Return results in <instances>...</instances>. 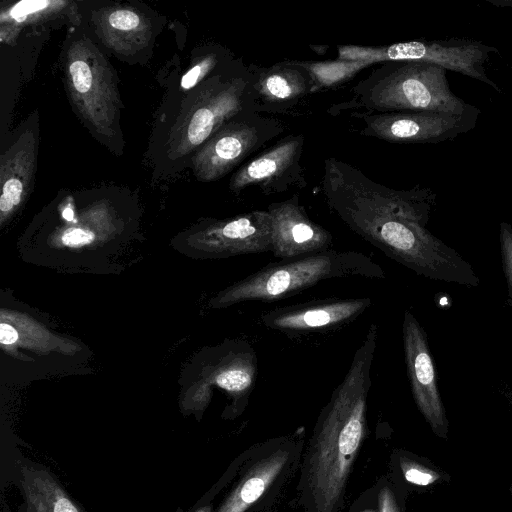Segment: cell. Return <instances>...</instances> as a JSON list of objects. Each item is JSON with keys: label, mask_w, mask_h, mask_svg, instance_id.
I'll list each match as a JSON object with an SVG mask.
<instances>
[{"label": "cell", "mask_w": 512, "mask_h": 512, "mask_svg": "<svg viewBox=\"0 0 512 512\" xmlns=\"http://www.w3.org/2000/svg\"><path fill=\"white\" fill-rule=\"evenodd\" d=\"M321 191L348 228L417 275L468 287L480 284L472 265L427 229L436 203L430 188L395 190L329 157Z\"/></svg>", "instance_id": "obj_1"}, {"label": "cell", "mask_w": 512, "mask_h": 512, "mask_svg": "<svg viewBox=\"0 0 512 512\" xmlns=\"http://www.w3.org/2000/svg\"><path fill=\"white\" fill-rule=\"evenodd\" d=\"M378 328L371 324L342 382L322 410L306 463L315 512H336L366 431V406Z\"/></svg>", "instance_id": "obj_2"}, {"label": "cell", "mask_w": 512, "mask_h": 512, "mask_svg": "<svg viewBox=\"0 0 512 512\" xmlns=\"http://www.w3.org/2000/svg\"><path fill=\"white\" fill-rule=\"evenodd\" d=\"M352 93L349 101L334 105L329 113H481L476 106L451 91L444 67L423 61L382 62L353 87Z\"/></svg>", "instance_id": "obj_3"}, {"label": "cell", "mask_w": 512, "mask_h": 512, "mask_svg": "<svg viewBox=\"0 0 512 512\" xmlns=\"http://www.w3.org/2000/svg\"><path fill=\"white\" fill-rule=\"evenodd\" d=\"M384 278L382 267L357 251L326 250L270 263L223 291L216 302L275 301L316 285L345 277Z\"/></svg>", "instance_id": "obj_4"}, {"label": "cell", "mask_w": 512, "mask_h": 512, "mask_svg": "<svg viewBox=\"0 0 512 512\" xmlns=\"http://www.w3.org/2000/svg\"><path fill=\"white\" fill-rule=\"evenodd\" d=\"M340 60L365 61L370 65L387 61H423L437 64L491 86L501 93L485 69V62L498 49L468 38L413 40L386 46H337Z\"/></svg>", "instance_id": "obj_5"}, {"label": "cell", "mask_w": 512, "mask_h": 512, "mask_svg": "<svg viewBox=\"0 0 512 512\" xmlns=\"http://www.w3.org/2000/svg\"><path fill=\"white\" fill-rule=\"evenodd\" d=\"M480 114L454 115L431 111L354 113L360 133L398 144H437L474 129Z\"/></svg>", "instance_id": "obj_6"}, {"label": "cell", "mask_w": 512, "mask_h": 512, "mask_svg": "<svg viewBox=\"0 0 512 512\" xmlns=\"http://www.w3.org/2000/svg\"><path fill=\"white\" fill-rule=\"evenodd\" d=\"M285 129L278 119L254 111L241 112L214 133L203 148L198 156L200 174L207 180L223 176Z\"/></svg>", "instance_id": "obj_7"}, {"label": "cell", "mask_w": 512, "mask_h": 512, "mask_svg": "<svg viewBox=\"0 0 512 512\" xmlns=\"http://www.w3.org/2000/svg\"><path fill=\"white\" fill-rule=\"evenodd\" d=\"M404 359L413 399L432 431L447 439L449 422L437 386L427 334L410 310L402 324Z\"/></svg>", "instance_id": "obj_8"}, {"label": "cell", "mask_w": 512, "mask_h": 512, "mask_svg": "<svg viewBox=\"0 0 512 512\" xmlns=\"http://www.w3.org/2000/svg\"><path fill=\"white\" fill-rule=\"evenodd\" d=\"M304 140L303 134H298L277 141L233 175L230 189L239 193L254 186L270 195L304 188L307 184L301 164Z\"/></svg>", "instance_id": "obj_9"}, {"label": "cell", "mask_w": 512, "mask_h": 512, "mask_svg": "<svg viewBox=\"0 0 512 512\" xmlns=\"http://www.w3.org/2000/svg\"><path fill=\"white\" fill-rule=\"evenodd\" d=\"M371 304L370 298L315 300L273 309L261 321L290 336L324 332L353 321Z\"/></svg>", "instance_id": "obj_10"}, {"label": "cell", "mask_w": 512, "mask_h": 512, "mask_svg": "<svg viewBox=\"0 0 512 512\" xmlns=\"http://www.w3.org/2000/svg\"><path fill=\"white\" fill-rule=\"evenodd\" d=\"M267 211L271 221V252L275 257L290 259L330 249L331 233L310 219L298 194L271 203Z\"/></svg>", "instance_id": "obj_11"}, {"label": "cell", "mask_w": 512, "mask_h": 512, "mask_svg": "<svg viewBox=\"0 0 512 512\" xmlns=\"http://www.w3.org/2000/svg\"><path fill=\"white\" fill-rule=\"evenodd\" d=\"M312 93V77L297 61L280 62L269 67L254 65L256 113H286Z\"/></svg>", "instance_id": "obj_12"}, {"label": "cell", "mask_w": 512, "mask_h": 512, "mask_svg": "<svg viewBox=\"0 0 512 512\" xmlns=\"http://www.w3.org/2000/svg\"><path fill=\"white\" fill-rule=\"evenodd\" d=\"M206 248L215 255L271 252V221L267 210H254L214 223L205 233Z\"/></svg>", "instance_id": "obj_13"}, {"label": "cell", "mask_w": 512, "mask_h": 512, "mask_svg": "<svg viewBox=\"0 0 512 512\" xmlns=\"http://www.w3.org/2000/svg\"><path fill=\"white\" fill-rule=\"evenodd\" d=\"M21 475L26 512H83L47 471L23 466Z\"/></svg>", "instance_id": "obj_14"}, {"label": "cell", "mask_w": 512, "mask_h": 512, "mask_svg": "<svg viewBox=\"0 0 512 512\" xmlns=\"http://www.w3.org/2000/svg\"><path fill=\"white\" fill-rule=\"evenodd\" d=\"M288 459L287 452L278 450L259 460L226 498L217 512H245L281 472Z\"/></svg>", "instance_id": "obj_15"}, {"label": "cell", "mask_w": 512, "mask_h": 512, "mask_svg": "<svg viewBox=\"0 0 512 512\" xmlns=\"http://www.w3.org/2000/svg\"><path fill=\"white\" fill-rule=\"evenodd\" d=\"M310 74L313 80V93L322 89L336 87L349 80L360 70L369 66L365 61L328 60L297 61Z\"/></svg>", "instance_id": "obj_16"}, {"label": "cell", "mask_w": 512, "mask_h": 512, "mask_svg": "<svg viewBox=\"0 0 512 512\" xmlns=\"http://www.w3.org/2000/svg\"><path fill=\"white\" fill-rule=\"evenodd\" d=\"M499 242L501 262L508 288V304L512 307V226L507 222L500 223Z\"/></svg>", "instance_id": "obj_17"}, {"label": "cell", "mask_w": 512, "mask_h": 512, "mask_svg": "<svg viewBox=\"0 0 512 512\" xmlns=\"http://www.w3.org/2000/svg\"><path fill=\"white\" fill-rule=\"evenodd\" d=\"M400 466L405 479L412 484L428 486L440 480V474L437 471L415 461L402 458Z\"/></svg>", "instance_id": "obj_18"}, {"label": "cell", "mask_w": 512, "mask_h": 512, "mask_svg": "<svg viewBox=\"0 0 512 512\" xmlns=\"http://www.w3.org/2000/svg\"><path fill=\"white\" fill-rule=\"evenodd\" d=\"M23 183L18 178H9L3 183L0 197V210L2 215L10 212L21 200Z\"/></svg>", "instance_id": "obj_19"}, {"label": "cell", "mask_w": 512, "mask_h": 512, "mask_svg": "<svg viewBox=\"0 0 512 512\" xmlns=\"http://www.w3.org/2000/svg\"><path fill=\"white\" fill-rule=\"evenodd\" d=\"M219 64V56L210 54L201 60L197 65L188 71L182 78L181 86L185 89L193 87L199 80L203 79L206 74L211 72L214 67Z\"/></svg>", "instance_id": "obj_20"}, {"label": "cell", "mask_w": 512, "mask_h": 512, "mask_svg": "<svg viewBox=\"0 0 512 512\" xmlns=\"http://www.w3.org/2000/svg\"><path fill=\"white\" fill-rule=\"evenodd\" d=\"M69 69L76 91L80 94L87 93L93 78L89 65L83 60H76L70 64Z\"/></svg>", "instance_id": "obj_21"}, {"label": "cell", "mask_w": 512, "mask_h": 512, "mask_svg": "<svg viewBox=\"0 0 512 512\" xmlns=\"http://www.w3.org/2000/svg\"><path fill=\"white\" fill-rule=\"evenodd\" d=\"M110 25L122 31L135 29L140 24L139 16L130 10H116L109 16Z\"/></svg>", "instance_id": "obj_22"}, {"label": "cell", "mask_w": 512, "mask_h": 512, "mask_svg": "<svg viewBox=\"0 0 512 512\" xmlns=\"http://www.w3.org/2000/svg\"><path fill=\"white\" fill-rule=\"evenodd\" d=\"M94 237L95 236L91 231L84 229H72L63 234L62 242L66 246L79 247L91 243L94 240Z\"/></svg>", "instance_id": "obj_23"}, {"label": "cell", "mask_w": 512, "mask_h": 512, "mask_svg": "<svg viewBox=\"0 0 512 512\" xmlns=\"http://www.w3.org/2000/svg\"><path fill=\"white\" fill-rule=\"evenodd\" d=\"M378 500L380 512H400L394 495L388 488L382 489Z\"/></svg>", "instance_id": "obj_24"}, {"label": "cell", "mask_w": 512, "mask_h": 512, "mask_svg": "<svg viewBox=\"0 0 512 512\" xmlns=\"http://www.w3.org/2000/svg\"><path fill=\"white\" fill-rule=\"evenodd\" d=\"M18 339L17 331L9 324H0V342L3 345H11Z\"/></svg>", "instance_id": "obj_25"}, {"label": "cell", "mask_w": 512, "mask_h": 512, "mask_svg": "<svg viewBox=\"0 0 512 512\" xmlns=\"http://www.w3.org/2000/svg\"><path fill=\"white\" fill-rule=\"evenodd\" d=\"M487 2L500 8H512V0H487Z\"/></svg>", "instance_id": "obj_26"}, {"label": "cell", "mask_w": 512, "mask_h": 512, "mask_svg": "<svg viewBox=\"0 0 512 512\" xmlns=\"http://www.w3.org/2000/svg\"><path fill=\"white\" fill-rule=\"evenodd\" d=\"M196 512H211L210 506L202 507L201 509L197 510Z\"/></svg>", "instance_id": "obj_27"}, {"label": "cell", "mask_w": 512, "mask_h": 512, "mask_svg": "<svg viewBox=\"0 0 512 512\" xmlns=\"http://www.w3.org/2000/svg\"><path fill=\"white\" fill-rule=\"evenodd\" d=\"M64 216H65V218H66V219L71 220V219H72V213H71V211H70V210H66V211L64 212Z\"/></svg>", "instance_id": "obj_28"}, {"label": "cell", "mask_w": 512, "mask_h": 512, "mask_svg": "<svg viewBox=\"0 0 512 512\" xmlns=\"http://www.w3.org/2000/svg\"><path fill=\"white\" fill-rule=\"evenodd\" d=\"M507 397L510 399V401L512 403V393H510V395H508Z\"/></svg>", "instance_id": "obj_29"}]
</instances>
